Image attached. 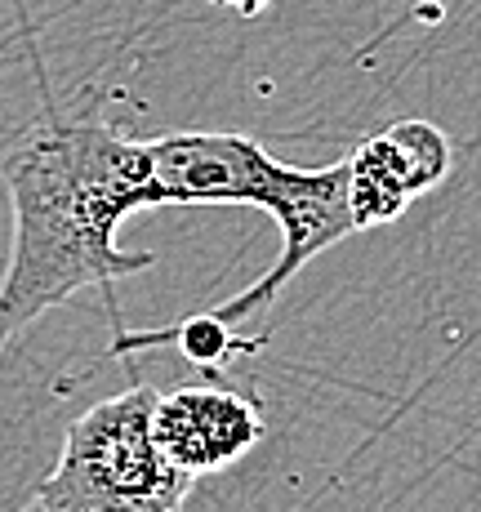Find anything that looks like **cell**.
<instances>
[{
	"label": "cell",
	"mask_w": 481,
	"mask_h": 512,
	"mask_svg": "<svg viewBox=\"0 0 481 512\" xmlns=\"http://www.w3.org/2000/svg\"><path fill=\"white\" fill-rule=\"evenodd\" d=\"M14 236L0 277V357L45 312L81 290H112L147 272L156 254L121 250V223L161 205L147 139L98 116L45 112L0 156Z\"/></svg>",
	"instance_id": "cell-1"
},
{
	"label": "cell",
	"mask_w": 481,
	"mask_h": 512,
	"mask_svg": "<svg viewBox=\"0 0 481 512\" xmlns=\"http://www.w3.org/2000/svg\"><path fill=\"white\" fill-rule=\"evenodd\" d=\"M152 406L156 388L134 383L76 415L23 512H179L196 481L156 450Z\"/></svg>",
	"instance_id": "cell-2"
},
{
	"label": "cell",
	"mask_w": 481,
	"mask_h": 512,
	"mask_svg": "<svg viewBox=\"0 0 481 512\" xmlns=\"http://www.w3.org/2000/svg\"><path fill=\"white\" fill-rule=\"evenodd\" d=\"M161 205H254L268 214L294 165L259 139L228 130H174L147 139Z\"/></svg>",
	"instance_id": "cell-3"
},
{
	"label": "cell",
	"mask_w": 481,
	"mask_h": 512,
	"mask_svg": "<svg viewBox=\"0 0 481 512\" xmlns=\"http://www.w3.org/2000/svg\"><path fill=\"white\" fill-rule=\"evenodd\" d=\"M268 214L281 228V254L254 285H245L228 303L210 308L214 317H223L228 326H241L254 312H268L272 303H277V294L290 285V277H299L303 263H312L317 254H326L330 245L348 241V236L357 232L352 210H348V156L335 165H317V170L294 165Z\"/></svg>",
	"instance_id": "cell-4"
},
{
	"label": "cell",
	"mask_w": 481,
	"mask_h": 512,
	"mask_svg": "<svg viewBox=\"0 0 481 512\" xmlns=\"http://www.w3.org/2000/svg\"><path fill=\"white\" fill-rule=\"evenodd\" d=\"M455 165V147L441 125L410 116L388 130L370 134L348 152V210L357 232L397 223L419 196L446 183Z\"/></svg>",
	"instance_id": "cell-5"
},
{
	"label": "cell",
	"mask_w": 481,
	"mask_h": 512,
	"mask_svg": "<svg viewBox=\"0 0 481 512\" xmlns=\"http://www.w3.org/2000/svg\"><path fill=\"white\" fill-rule=\"evenodd\" d=\"M268 432V419L250 397L210 383L156 392L152 406V441L170 468L183 477H210L232 464H241Z\"/></svg>",
	"instance_id": "cell-6"
},
{
	"label": "cell",
	"mask_w": 481,
	"mask_h": 512,
	"mask_svg": "<svg viewBox=\"0 0 481 512\" xmlns=\"http://www.w3.org/2000/svg\"><path fill=\"white\" fill-rule=\"evenodd\" d=\"M179 343L183 357L192 361V366H223L228 357H237V352H259L263 343H268V334H259V339H237V326H228L223 317H214V312H196L188 317L183 326L174 330H139V334H116L112 352H134V348H156V343Z\"/></svg>",
	"instance_id": "cell-7"
},
{
	"label": "cell",
	"mask_w": 481,
	"mask_h": 512,
	"mask_svg": "<svg viewBox=\"0 0 481 512\" xmlns=\"http://www.w3.org/2000/svg\"><path fill=\"white\" fill-rule=\"evenodd\" d=\"M210 5L228 9V14H241V18H259L263 9L272 5V0H210Z\"/></svg>",
	"instance_id": "cell-8"
}]
</instances>
